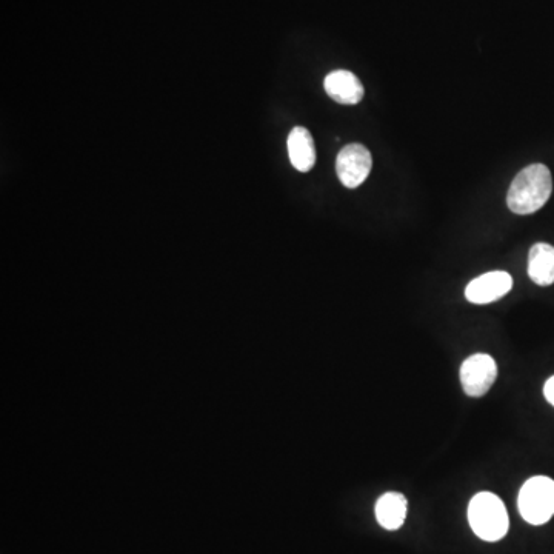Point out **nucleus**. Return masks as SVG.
I'll use <instances>...</instances> for the list:
<instances>
[{
	"instance_id": "7",
	"label": "nucleus",
	"mask_w": 554,
	"mask_h": 554,
	"mask_svg": "<svg viewBox=\"0 0 554 554\" xmlns=\"http://www.w3.org/2000/svg\"><path fill=\"white\" fill-rule=\"evenodd\" d=\"M324 88L333 101L342 105L359 104L365 93L359 77L347 70L331 71L325 77Z\"/></svg>"
},
{
	"instance_id": "2",
	"label": "nucleus",
	"mask_w": 554,
	"mask_h": 554,
	"mask_svg": "<svg viewBox=\"0 0 554 554\" xmlns=\"http://www.w3.org/2000/svg\"><path fill=\"white\" fill-rule=\"evenodd\" d=\"M468 522L473 533L487 542L501 541L510 527L504 502L488 491H482L471 499L468 505Z\"/></svg>"
},
{
	"instance_id": "3",
	"label": "nucleus",
	"mask_w": 554,
	"mask_h": 554,
	"mask_svg": "<svg viewBox=\"0 0 554 554\" xmlns=\"http://www.w3.org/2000/svg\"><path fill=\"white\" fill-rule=\"evenodd\" d=\"M522 518L531 525H544L554 516V481L534 476L522 485L518 499Z\"/></svg>"
},
{
	"instance_id": "10",
	"label": "nucleus",
	"mask_w": 554,
	"mask_h": 554,
	"mask_svg": "<svg viewBox=\"0 0 554 554\" xmlns=\"http://www.w3.org/2000/svg\"><path fill=\"white\" fill-rule=\"evenodd\" d=\"M528 276L534 284L548 287L554 284V247L536 244L528 254Z\"/></svg>"
},
{
	"instance_id": "5",
	"label": "nucleus",
	"mask_w": 554,
	"mask_h": 554,
	"mask_svg": "<svg viewBox=\"0 0 554 554\" xmlns=\"http://www.w3.org/2000/svg\"><path fill=\"white\" fill-rule=\"evenodd\" d=\"M373 167V159L367 147L361 144H350L339 151L336 159V173L339 181L347 188H358L367 181Z\"/></svg>"
},
{
	"instance_id": "8",
	"label": "nucleus",
	"mask_w": 554,
	"mask_h": 554,
	"mask_svg": "<svg viewBox=\"0 0 554 554\" xmlns=\"http://www.w3.org/2000/svg\"><path fill=\"white\" fill-rule=\"evenodd\" d=\"M288 156L291 165L301 173H308L316 165L313 136L305 127H294L288 134Z\"/></svg>"
},
{
	"instance_id": "9",
	"label": "nucleus",
	"mask_w": 554,
	"mask_h": 554,
	"mask_svg": "<svg viewBox=\"0 0 554 554\" xmlns=\"http://www.w3.org/2000/svg\"><path fill=\"white\" fill-rule=\"evenodd\" d=\"M408 502L404 494L385 493L376 502V519L385 530H399L407 518Z\"/></svg>"
},
{
	"instance_id": "4",
	"label": "nucleus",
	"mask_w": 554,
	"mask_h": 554,
	"mask_svg": "<svg viewBox=\"0 0 554 554\" xmlns=\"http://www.w3.org/2000/svg\"><path fill=\"white\" fill-rule=\"evenodd\" d=\"M498 378V365L488 354H473L461 365V384L470 398H481Z\"/></svg>"
},
{
	"instance_id": "11",
	"label": "nucleus",
	"mask_w": 554,
	"mask_h": 554,
	"mask_svg": "<svg viewBox=\"0 0 554 554\" xmlns=\"http://www.w3.org/2000/svg\"><path fill=\"white\" fill-rule=\"evenodd\" d=\"M544 394L545 399L554 407V376H551V378L545 382Z\"/></svg>"
},
{
	"instance_id": "1",
	"label": "nucleus",
	"mask_w": 554,
	"mask_h": 554,
	"mask_svg": "<svg viewBox=\"0 0 554 554\" xmlns=\"http://www.w3.org/2000/svg\"><path fill=\"white\" fill-rule=\"evenodd\" d=\"M553 191V179L545 165L533 164L514 177L507 194V205L513 213L531 214L541 210Z\"/></svg>"
},
{
	"instance_id": "6",
	"label": "nucleus",
	"mask_w": 554,
	"mask_h": 554,
	"mask_svg": "<svg viewBox=\"0 0 554 554\" xmlns=\"http://www.w3.org/2000/svg\"><path fill=\"white\" fill-rule=\"evenodd\" d=\"M511 288H513V277L507 271H490L476 277L468 284L465 298L471 304H491L504 298Z\"/></svg>"
}]
</instances>
